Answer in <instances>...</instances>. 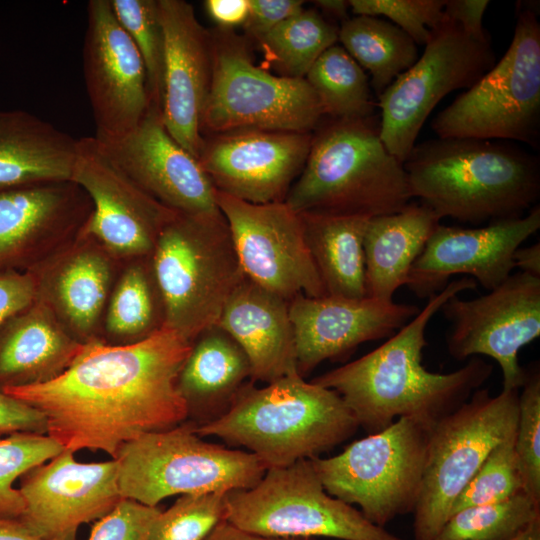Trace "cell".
Here are the masks:
<instances>
[{
  "label": "cell",
  "mask_w": 540,
  "mask_h": 540,
  "mask_svg": "<svg viewBox=\"0 0 540 540\" xmlns=\"http://www.w3.org/2000/svg\"><path fill=\"white\" fill-rule=\"evenodd\" d=\"M191 347L167 326L131 343L98 338L83 343L56 378L3 391L39 410L46 434L63 449L100 450L114 459L123 444L189 416L177 380Z\"/></svg>",
  "instance_id": "6da1fadb"
},
{
  "label": "cell",
  "mask_w": 540,
  "mask_h": 540,
  "mask_svg": "<svg viewBox=\"0 0 540 540\" xmlns=\"http://www.w3.org/2000/svg\"><path fill=\"white\" fill-rule=\"evenodd\" d=\"M476 287L471 277L450 281L383 344L312 382L337 392L370 434L403 417L433 425L468 400L493 371L477 356L449 373L431 372L422 365L430 320L448 299Z\"/></svg>",
  "instance_id": "7a4b0ae2"
},
{
  "label": "cell",
  "mask_w": 540,
  "mask_h": 540,
  "mask_svg": "<svg viewBox=\"0 0 540 540\" xmlns=\"http://www.w3.org/2000/svg\"><path fill=\"white\" fill-rule=\"evenodd\" d=\"M403 167L412 198L440 219L518 218L540 197L539 158L502 140H426L415 144Z\"/></svg>",
  "instance_id": "3957f363"
},
{
  "label": "cell",
  "mask_w": 540,
  "mask_h": 540,
  "mask_svg": "<svg viewBox=\"0 0 540 540\" xmlns=\"http://www.w3.org/2000/svg\"><path fill=\"white\" fill-rule=\"evenodd\" d=\"M358 427L337 392L296 373L261 388L244 385L225 412L195 432L245 447L268 469L317 457Z\"/></svg>",
  "instance_id": "277c9868"
},
{
  "label": "cell",
  "mask_w": 540,
  "mask_h": 540,
  "mask_svg": "<svg viewBox=\"0 0 540 540\" xmlns=\"http://www.w3.org/2000/svg\"><path fill=\"white\" fill-rule=\"evenodd\" d=\"M411 198L403 163L383 144L374 116L328 117L312 133L306 163L285 202L298 213L374 217L401 211Z\"/></svg>",
  "instance_id": "5b68a950"
},
{
  "label": "cell",
  "mask_w": 540,
  "mask_h": 540,
  "mask_svg": "<svg viewBox=\"0 0 540 540\" xmlns=\"http://www.w3.org/2000/svg\"><path fill=\"white\" fill-rule=\"evenodd\" d=\"M164 326L193 342L246 278L223 214L175 212L150 256Z\"/></svg>",
  "instance_id": "8992f818"
},
{
  "label": "cell",
  "mask_w": 540,
  "mask_h": 540,
  "mask_svg": "<svg viewBox=\"0 0 540 540\" xmlns=\"http://www.w3.org/2000/svg\"><path fill=\"white\" fill-rule=\"evenodd\" d=\"M194 424L144 433L114 458L124 499L155 507L165 498L256 485L267 468L253 454L201 439Z\"/></svg>",
  "instance_id": "52a82bcc"
},
{
  "label": "cell",
  "mask_w": 540,
  "mask_h": 540,
  "mask_svg": "<svg viewBox=\"0 0 540 540\" xmlns=\"http://www.w3.org/2000/svg\"><path fill=\"white\" fill-rule=\"evenodd\" d=\"M439 138L540 140V23L528 6L517 12L512 41L495 65L433 119Z\"/></svg>",
  "instance_id": "ba28073f"
},
{
  "label": "cell",
  "mask_w": 540,
  "mask_h": 540,
  "mask_svg": "<svg viewBox=\"0 0 540 540\" xmlns=\"http://www.w3.org/2000/svg\"><path fill=\"white\" fill-rule=\"evenodd\" d=\"M431 427L398 418L335 456L310 461L328 494L358 505L369 522L384 528L397 516L414 512Z\"/></svg>",
  "instance_id": "9c48e42d"
},
{
  "label": "cell",
  "mask_w": 540,
  "mask_h": 540,
  "mask_svg": "<svg viewBox=\"0 0 540 540\" xmlns=\"http://www.w3.org/2000/svg\"><path fill=\"white\" fill-rule=\"evenodd\" d=\"M213 70L201 134L239 130L312 133L324 115L305 78L274 75L256 66L244 39L230 29L211 32Z\"/></svg>",
  "instance_id": "30bf717a"
},
{
  "label": "cell",
  "mask_w": 540,
  "mask_h": 540,
  "mask_svg": "<svg viewBox=\"0 0 540 540\" xmlns=\"http://www.w3.org/2000/svg\"><path fill=\"white\" fill-rule=\"evenodd\" d=\"M519 389L491 395L477 389L457 409L436 421L429 434L414 540H433L449 517L453 501L490 451L516 432Z\"/></svg>",
  "instance_id": "8fae6325"
},
{
  "label": "cell",
  "mask_w": 540,
  "mask_h": 540,
  "mask_svg": "<svg viewBox=\"0 0 540 540\" xmlns=\"http://www.w3.org/2000/svg\"><path fill=\"white\" fill-rule=\"evenodd\" d=\"M225 520L272 537L405 540L328 494L310 459L268 468L253 487L227 492Z\"/></svg>",
  "instance_id": "7c38bea8"
},
{
  "label": "cell",
  "mask_w": 540,
  "mask_h": 540,
  "mask_svg": "<svg viewBox=\"0 0 540 540\" xmlns=\"http://www.w3.org/2000/svg\"><path fill=\"white\" fill-rule=\"evenodd\" d=\"M495 63L490 41H477L444 18L423 54L378 96L387 150L403 163L435 106L452 91L473 86Z\"/></svg>",
  "instance_id": "4fadbf2b"
},
{
  "label": "cell",
  "mask_w": 540,
  "mask_h": 540,
  "mask_svg": "<svg viewBox=\"0 0 540 540\" xmlns=\"http://www.w3.org/2000/svg\"><path fill=\"white\" fill-rule=\"evenodd\" d=\"M440 311L451 323L446 344L454 359L488 356L501 368L502 389L521 388L527 369L518 353L540 336V277L511 274L485 295L451 297Z\"/></svg>",
  "instance_id": "5bb4252c"
},
{
  "label": "cell",
  "mask_w": 540,
  "mask_h": 540,
  "mask_svg": "<svg viewBox=\"0 0 540 540\" xmlns=\"http://www.w3.org/2000/svg\"><path fill=\"white\" fill-rule=\"evenodd\" d=\"M215 198L246 278L288 301L326 295L300 213L285 201L254 204L218 190Z\"/></svg>",
  "instance_id": "9a60e30c"
},
{
  "label": "cell",
  "mask_w": 540,
  "mask_h": 540,
  "mask_svg": "<svg viewBox=\"0 0 540 540\" xmlns=\"http://www.w3.org/2000/svg\"><path fill=\"white\" fill-rule=\"evenodd\" d=\"M71 181L93 205L81 235L92 238L121 263L151 256L175 211L141 189L95 137L78 139Z\"/></svg>",
  "instance_id": "2e32d148"
},
{
  "label": "cell",
  "mask_w": 540,
  "mask_h": 540,
  "mask_svg": "<svg viewBox=\"0 0 540 540\" xmlns=\"http://www.w3.org/2000/svg\"><path fill=\"white\" fill-rule=\"evenodd\" d=\"M82 55L95 137L124 136L142 121L151 101L143 60L110 0L88 2Z\"/></svg>",
  "instance_id": "e0dca14e"
},
{
  "label": "cell",
  "mask_w": 540,
  "mask_h": 540,
  "mask_svg": "<svg viewBox=\"0 0 540 540\" xmlns=\"http://www.w3.org/2000/svg\"><path fill=\"white\" fill-rule=\"evenodd\" d=\"M73 454L64 449L20 477L25 507L17 520L40 539L75 540L82 524L101 519L124 499L115 459L81 463Z\"/></svg>",
  "instance_id": "ac0fdd59"
},
{
  "label": "cell",
  "mask_w": 540,
  "mask_h": 540,
  "mask_svg": "<svg viewBox=\"0 0 540 540\" xmlns=\"http://www.w3.org/2000/svg\"><path fill=\"white\" fill-rule=\"evenodd\" d=\"M203 139L198 160L216 190L265 204L285 201L306 163L312 133L239 130Z\"/></svg>",
  "instance_id": "d6986e66"
},
{
  "label": "cell",
  "mask_w": 540,
  "mask_h": 540,
  "mask_svg": "<svg viewBox=\"0 0 540 540\" xmlns=\"http://www.w3.org/2000/svg\"><path fill=\"white\" fill-rule=\"evenodd\" d=\"M539 228L538 205L527 215L484 227L439 224L414 261L406 286L417 297L428 299L443 290L453 275L466 274L492 290L512 274L514 252Z\"/></svg>",
  "instance_id": "ffe728a7"
},
{
  "label": "cell",
  "mask_w": 540,
  "mask_h": 540,
  "mask_svg": "<svg viewBox=\"0 0 540 540\" xmlns=\"http://www.w3.org/2000/svg\"><path fill=\"white\" fill-rule=\"evenodd\" d=\"M93 210L71 180L0 190V274L27 272L77 237Z\"/></svg>",
  "instance_id": "44dd1931"
},
{
  "label": "cell",
  "mask_w": 540,
  "mask_h": 540,
  "mask_svg": "<svg viewBox=\"0 0 540 540\" xmlns=\"http://www.w3.org/2000/svg\"><path fill=\"white\" fill-rule=\"evenodd\" d=\"M97 140L141 189L165 207L185 214L220 211L211 179L199 160L169 134L156 106L151 104L142 121L124 136Z\"/></svg>",
  "instance_id": "7402d4cb"
},
{
  "label": "cell",
  "mask_w": 540,
  "mask_h": 540,
  "mask_svg": "<svg viewBox=\"0 0 540 540\" xmlns=\"http://www.w3.org/2000/svg\"><path fill=\"white\" fill-rule=\"evenodd\" d=\"M419 310L413 304L370 297L296 295L289 300V315L299 374L303 376L323 361L341 359L362 343L389 338Z\"/></svg>",
  "instance_id": "603a6c76"
},
{
  "label": "cell",
  "mask_w": 540,
  "mask_h": 540,
  "mask_svg": "<svg viewBox=\"0 0 540 540\" xmlns=\"http://www.w3.org/2000/svg\"><path fill=\"white\" fill-rule=\"evenodd\" d=\"M165 35L162 119L169 134L198 159L201 118L208 97L213 50L211 32L184 0H158Z\"/></svg>",
  "instance_id": "cb8c5ba5"
},
{
  "label": "cell",
  "mask_w": 540,
  "mask_h": 540,
  "mask_svg": "<svg viewBox=\"0 0 540 540\" xmlns=\"http://www.w3.org/2000/svg\"><path fill=\"white\" fill-rule=\"evenodd\" d=\"M121 262L81 235L29 270L37 298L80 343L101 338L106 306Z\"/></svg>",
  "instance_id": "d4e9b609"
},
{
  "label": "cell",
  "mask_w": 540,
  "mask_h": 540,
  "mask_svg": "<svg viewBox=\"0 0 540 540\" xmlns=\"http://www.w3.org/2000/svg\"><path fill=\"white\" fill-rule=\"evenodd\" d=\"M216 325L245 352L252 382L268 384L299 373L289 301L283 297L245 278Z\"/></svg>",
  "instance_id": "484cf974"
},
{
  "label": "cell",
  "mask_w": 540,
  "mask_h": 540,
  "mask_svg": "<svg viewBox=\"0 0 540 540\" xmlns=\"http://www.w3.org/2000/svg\"><path fill=\"white\" fill-rule=\"evenodd\" d=\"M83 343L40 299L0 328V390L48 382L59 376Z\"/></svg>",
  "instance_id": "4316f807"
},
{
  "label": "cell",
  "mask_w": 540,
  "mask_h": 540,
  "mask_svg": "<svg viewBox=\"0 0 540 540\" xmlns=\"http://www.w3.org/2000/svg\"><path fill=\"white\" fill-rule=\"evenodd\" d=\"M77 142L24 110H0V190L71 180Z\"/></svg>",
  "instance_id": "83f0119b"
},
{
  "label": "cell",
  "mask_w": 540,
  "mask_h": 540,
  "mask_svg": "<svg viewBox=\"0 0 540 540\" xmlns=\"http://www.w3.org/2000/svg\"><path fill=\"white\" fill-rule=\"evenodd\" d=\"M440 220L431 209L415 203L369 219L364 236L366 297L394 301Z\"/></svg>",
  "instance_id": "f1b7e54d"
},
{
  "label": "cell",
  "mask_w": 540,
  "mask_h": 540,
  "mask_svg": "<svg viewBox=\"0 0 540 540\" xmlns=\"http://www.w3.org/2000/svg\"><path fill=\"white\" fill-rule=\"evenodd\" d=\"M247 378H251V367L245 352L214 325L192 342L177 389L189 415L199 414L205 420L210 415V421L227 410Z\"/></svg>",
  "instance_id": "f546056e"
},
{
  "label": "cell",
  "mask_w": 540,
  "mask_h": 540,
  "mask_svg": "<svg viewBox=\"0 0 540 540\" xmlns=\"http://www.w3.org/2000/svg\"><path fill=\"white\" fill-rule=\"evenodd\" d=\"M300 216L326 295L366 297L364 236L371 217L323 212Z\"/></svg>",
  "instance_id": "4dcf8cb0"
},
{
  "label": "cell",
  "mask_w": 540,
  "mask_h": 540,
  "mask_svg": "<svg viewBox=\"0 0 540 540\" xmlns=\"http://www.w3.org/2000/svg\"><path fill=\"white\" fill-rule=\"evenodd\" d=\"M338 41L370 72L377 97L419 57L417 45L407 33L378 17L347 18L339 28Z\"/></svg>",
  "instance_id": "1f68e13d"
},
{
  "label": "cell",
  "mask_w": 540,
  "mask_h": 540,
  "mask_svg": "<svg viewBox=\"0 0 540 540\" xmlns=\"http://www.w3.org/2000/svg\"><path fill=\"white\" fill-rule=\"evenodd\" d=\"M117 277L104 314L107 337L131 343L162 328L163 305L150 257L127 261Z\"/></svg>",
  "instance_id": "d6a6232c"
},
{
  "label": "cell",
  "mask_w": 540,
  "mask_h": 540,
  "mask_svg": "<svg viewBox=\"0 0 540 540\" xmlns=\"http://www.w3.org/2000/svg\"><path fill=\"white\" fill-rule=\"evenodd\" d=\"M339 28L314 9H303L256 41L266 63L280 76L305 78L329 47L337 44Z\"/></svg>",
  "instance_id": "836d02e7"
},
{
  "label": "cell",
  "mask_w": 540,
  "mask_h": 540,
  "mask_svg": "<svg viewBox=\"0 0 540 540\" xmlns=\"http://www.w3.org/2000/svg\"><path fill=\"white\" fill-rule=\"evenodd\" d=\"M323 107L334 119L374 116L370 84L364 69L340 45H333L314 62L305 76Z\"/></svg>",
  "instance_id": "e575fe53"
},
{
  "label": "cell",
  "mask_w": 540,
  "mask_h": 540,
  "mask_svg": "<svg viewBox=\"0 0 540 540\" xmlns=\"http://www.w3.org/2000/svg\"><path fill=\"white\" fill-rule=\"evenodd\" d=\"M540 519V504L524 491L451 515L433 540H513Z\"/></svg>",
  "instance_id": "d590c367"
},
{
  "label": "cell",
  "mask_w": 540,
  "mask_h": 540,
  "mask_svg": "<svg viewBox=\"0 0 540 540\" xmlns=\"http://www.w3.org/2000/svg\"><path fill=\"white\" fill-rule=\"evenodd\" d=\"M113 12L145 66L151 104L162 110L165 35L158 0H110Z\"/></svg>",
  "instance_id": "8d00e7d4"
},
{
  "label": "cell",
  "mask_w": 540,
  "mask_h": 540,
  "mask_svg": "<svg viewBox=\"0 0 540 540\" xmlns=\"http://www.w3.org/2000/svg\"><path fill=\"white\" fill-rule=\"evenodd\" d=\"M63 447L47 434L16 432L0 438V518L18 519L24 500L15 480L51 460Z\"/></svg>",
  "instance_id": "74e56055"
},
{
  "label": "cell",
  "mask_w": 540,
  "mask_h": 540,
  "mask_svg": "<svg viewBox=\"0 0 540 540\" xmlns=\"http://www.w3.org/2000/svg\"><path fill=\"white\" fill-rule=\"evenodd\" d=\"M515 433L490 451L453 501L449 517L464 508L500 502L524 491L515 452Z\"/></svg>",
  "instance_id": "f35d334b"
},
{
  "label": "cell",
  "mask_w": 540,
  "mask_h": 540,
  "mask_svg": "<svg viewBox=\"0 0 540 540\" xmlns=\"http://www.w3.org/2000/svg\"><path fill=\"white\" fill-rule=\"evenodd\" d=\"M227 492L183 494L155 519L148 540H205L225 520Z\"/></svg>",
  "instance_id": "ab89813d"
},
{
  "label": "cell",
  "mask_w": 540,
  "mask_h": 540,
  "mask_svg": "<svg viewBox=\"0 0 540 540\" xmlns=\"http://www.w3.org/2000/svg\"><path fill=\"white\" fill-rule=\"evenodd\" d=\"M518 394L515 452L523 479L524 492L540 504V372L527 370Z\"/></svg>",
  "instance_id": "60d3db41"
},
{
  "label": "cell",
  "mask_w": 540,
  "mask_h": 540,
  "mask_svg": "<svg viewBox=\"0 0 540 540\" xmlns=\"http://www.w3.org/2000/svg\"><path fill=\"white\" fill-rule=\"evenodd\" d=\"M357 16H385L407 33L416 45H426L431 31L445 18V0H349Z\"/></svg>",
  "instance_id": "b9f144b4"
},
{
  "label": "cell",
  "mask_w": 540,
  "mask_h": 540,
  "mask_svg": "<svg viewBox=\"0 0 540 540\" xmlns=\"http://www.w3.org/2000/svg\"><path fill=\"white\" fill-rule=\"evenodd\" d=\"M162 510L131 499H122L91 529L88 540H148L151 527Z\"/></svg>",
  "instance_id": "7bdbcfd3"
},
{
  "label": "cell",
  "mask_w": 540,
  "mask_h": 540,
  "mask_svg": "<svg viewBox=\"0 0 540 540\" xmlns=\"http://www.w3.org/2000/svg\"><path fill=\"white\" fill-rule=\"evenodd\" d=\"M300 0H249V12L242 25L257 40L271 29L303 10Z\"/></svg>",
  "instance_id": "ee69618b"
},
{
  "label": "cell",
  "mask_w": 540,
  "mask_h": 540,
  "mask_svg": "<svg viewBox=\"0 0 540 540\" xmlns=\"http://www.w3.org/2000/svg\"><path fill=\"white\" fill-rule=\"evenodd\" d=\"M36 296V282L29 271L1 273L0 328L11 317L29 307L35 301Z\"/></svg>",
  "instance_id": "f6af8a7d"
},
{
  "label": "cell",
  "mask_w": 540,
  "mask_h": 540,
  "mask_svg": "<svg viewBox=\"0 0 540 540\" xmlns=\"http://www.w3.org/2000/svg\"><path fill=\"white\" fill-rule=\"evenodd\" d=\"M16 432L46 434V418L36 408L0 390V435Z\"/></svg>",
  "instance_id": "bcb514c9"
},
{
  "label": "cell",
  "mask_w": 540,
  "mask_h": 540,
  "mask_svg": "<svg viewBox=\"0 0 540 540\" xmlns=\"http://www.w3.org/2000/svg\"><path fill=\"white\" fill-rule=\"evenodd\" d=\"M489 3L488 0H448L444 5V16L458 24L471 38L488 42L482 20Z\"/></svg>",
  "instance_id": "7dc6e473"
},
{
  "label": "cell",
  "mask_w": 540,
  "mask_h": 540,
  "mask_svg": "<svg viewBox=\"0 0 540 540\" xmlns=\"http://www.w3.org/2000/svg\"><path fill=\"white\" fill-rule=\"evenodd\" d=\"M204 6L211 19L222 29L243 25L249 12V0H207Z\"/></svg>",
  "instance_id": "c3c4849f"
},
{
  "label": "cell",
  "mask_w": 540,
  "mask_h": 540,
  "mask_svg": "<svg viewBox=\"0 0 540 540\" xmlns=\"http://www.w3.org/2000/svg\"><path fill=\"white\" fill-rule=\"evenodd\" d=\"M205 540H316V538H283L261 535L221 521Z\"/></svg>",
  "instance_id": "681fc988"
},
{
  "label": "cell",
  "mask_w": 540,
  "mask_h": 540,
  "mask_svg": "<svg viewBox=\"0 0 540 540\" xmlns=\"http://www.w3.org/2000/svg\"><path fill=\"white\" fill-rule=\"evenodd\" d=\"M514 268L519 272L540 277V244L535 243L526 247H519L513 255Z\"/></svg>",
  "instance_id": "f907efd6"
},
{
  "label": "cell",
  "mask_w": 540,
  "mask_h": 540,
  "mask_svg": "<svg viewBox=\"0 0 540 540\" xmlns=\"http://www.w3.org/2000/svg\"><path fill=\"white\" fill-rule=\"evenodd\" d=\"M0 540H43L31 534L17 519L0 518Z\"/></svg>",
  "instance_id": "816d5d0a"
},
{
  "label": "cell",
  "mask_w": 540,
  "mask_h": 540,
  "mask_svg": "<svg viewBox=\"0 0 540 540\" xmlns=\"http://www.w3.org/2000/svg\"><path fill=\"white\" fill-rule=\"evenodd\" d=\"M315 5L325 14L342 19V22L347 19L349 2L344 0H318L314 1Z\"/></svg>",
  "instance_id": "f5cc1de1"
},
{
  "label": "cell",
  "mask_w": 540,
  "mask_h": 540,
  "mask_svg": "<svg viewBox=\"0 0 540 540\" xmlns=\"http://www.w3.org/2000/svg\"><path fill=\"white\" fill-rule=\"evenodd\" d=\"M513 540H540V519L533 522Z\"/></svg>",
  "instance_id": "db71d44e"
}]
</instances>
